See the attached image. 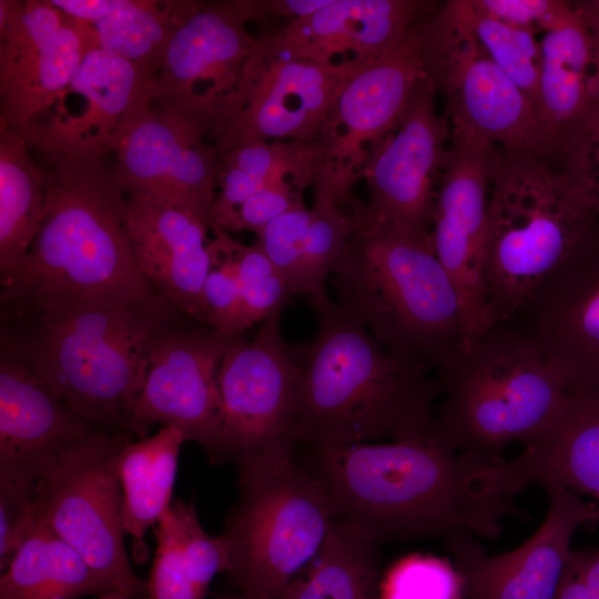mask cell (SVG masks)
<instances>
[{"mask_svg":"<svg viewBox=\"0 0 599 599\" xmlns=\"http://www.w3.org/2000/svg\"><path fill=\"white\" fill-rule=\"evenodd\" d=\"M301 460L319 479L334 519L375 545L467 530L496 540L518 509L514 496L483 490L491 464L451 448L436 429L387 444L311 447Z\"/></svg>","mask_w":599,"mask_h":599,"instance_id":"6da1fadb","label":"cell"},{"mask_svg":"<svg viewBox=\"0 0 599 599\" xmlns=\"http://www.w3.org/2000/svg\"><path fill=\"white\" fill-rule=\"evenodd\" d=\"M31 150L44 175L47 209L21 266L0 291L1 308L160 297L135 262L128 195L114 164Z\"/></svg>","mask_w":599,"mask_h":599,"instance_id":"7a4b0ae2","label":"cell"},{"mask_svg":"<svg viewBox=\"0 0 599 599\" xmlns=\"http://www.w3.org/2000/svg\"><path fill=\"white\" fill-rule=\"evenodd\" d=\"M315 338L298 347L297 443L337 447L416 438L436 429L438 382L423 364L385 349L352 313L326 294L311 297Z\"/></svg>","mask_w":599,"mask_h":599,"instance_id":"3957f363","label":"cell"},{"mask_svg":"<svg viewBox=\"0 0 599 599\" xmlns=\"http://www.w3.org/2000/svg\"><path fill=\"white\" fill-rule=\"evenodd\" d=\"M181 317L162 297L1 308L0 345L91 424L136 435L133 412L152 345Z\"/></svg>","mask_w":599,"mask_h":599,"instance_id":"277c9868","label":"cell"},{"mask_svg":"<svg viewBox=\"0 0 599 599\" xmlns=\"http://www.w3.org/2000/svg\"><path fill=\"white\" fill-rule=\"evenodd\" d=\"M332 275L338 304L396 356L441 370L467 352L464 306L430 234L376 224L359 200Z\"/></svg>","mask_w":599,"mask_h":599,"instance_id":"5b68a950","label":"cell"},{"mask_svg":"<svg viewBox=\"0 0 599 599\" xmlns=\"http://www.w3.org/2000/svg\"><path fill=\"white\" fill-rule=\"evenodd\" d=\"M598 236L599 216L557 152L495 146L485 262L490 326L512 321Z\"/></svg>","mask_w":599,"mask_h":599,"instance_id":"8992f818","label":"cell"},{"mask_svg":"<svg viewBox=\"0 0 599 599\" xmlns=\"http://www.w3.org/2000/svg\"><path fill=\"white\" fill-rule=\"evenodd\" d=\"M438 375L439 434L456 451L490 463L501 459L509 444L534 439L568 393L561 369L512 322L490 326Z\"/></svg>","mask_w":599,"mask_h":599,"instance_id":"52a82bcc","label":"cell"},{"mask_svg":"<svg viewBox=\"0 0 599 599\" xmlns=\"http://www.w3.org/2000/svg\"><path fill=\"white\" fill-rule=\"evenodd\" d=\"M295 445L286 440L237 464L238 498L222 532L229 549L224 573L248 599H282L334 520L324 486Z\"/></svg>","mask_w":599,"mask_h":599,"instance_id":"ba28073f","label":"cell"},{"mask_svg":"<svg viewBox=\"0 0 599 599\" xmlns=\"http://www.w3.org/2000/svg\"><path fill=\"white\" fill-rule=\"evenodd\" d=\"M257 19L253 0L172 1V33L152 104L216 144L267 60L260 38L246 29Z\"/></svg>","mask_w":599,"mask_h":599,"instance_id":"9c48e42d","label":"cell"},{"mask_svg":"<svg viewBox=\"0 0 599 599\" xmlns=\"http://www.w3.org/2000/svg\"><path fill=\"white\" fill-rule=\"evenodd\" d=\"M133 434L102 429L64 450L37 484L38 520L75 550L110 587L133 598L146 581L131 568L124 544L123 495L116 470Z\"/></svg>","mask_w":599,"mask_h":599,"instance_id":"30bf717a","label":"cell"},{"mask_svg":"<svg viewBox=\"0 0 599 599\" xmlns=\"http://www.w3.org/2000/svg\"><path fill=\"white\" fill-rule=\"evenodd\" d=\"M425 47L427 77L444 97L451 131L506 149L550 150L534 105L490 59L455 0L427 20Z\"/></svg>","mask_w":599,"mask_h":599,"instance_id":"8fae6325","label":"cell"},{"mask_svg":"<svg viewBox=\"0 0 599 599\" xmlns=\"http://www.w3.org/2000/svg\"><path fill=\"white\" fill-rule=\"evenodd\" d=\"M281 314L275 312L263 321L251 341L238 336L223 357L217 374L221 463L237 465L280 443L295 440L298 348L284 341Z\"/></svg>","mask_w":599,"mask_h":599,"instance_id":"7c38bea8","label":"cell"},{"mask_svg":"<svg viewBox=\"0 0 599 599\" xmlns=\"http://www.w3.org/2000/svg\"><path fill=\"white\" fill-rule=\"evenodd\" d=\"M97 48L94 27L51 0H0V121L21 135Z\"/></svg>","mask_w":599,"mask_h":599,"instance_id":"4fadbf2b","label":"cell"},{"mask_svg":"<svg viewBox=\"0 0 599 599\" xmlns=\"http://www.w3.org/2000/svg\"><path fill=\"white\" fill-rule=\"evenodd\" d=\"M238 337V336H237ZM237 337H225L186 317L154 341L133 422L139 438L154 424L180 427L213 464L221 463L222 404L217 374Z\"/></svg>","mask_w":599,"mask_h":599,"instance_id":"5bb4252c","label":"cell"},{"mask_svg":"<svg viewBox=\"0 0 599 599\" xmlns=\"http://www.w3.org/2000/svg\"><path fill=\"white\" fill-rule=\"evenodd\" d=\"M155 79L156 74L97 48L20 136L43 151L105 158L151 108Z\"/></svg>","mask_w":599,"mask_h":599,"instance_id":"9a60e30c","label":"cell"},{"mask_svg":"<svg viewBox=\"0 0 599 599\" xmlns=\"http://www.w3.org/2000/svg\"><path fill=\"white\" fill-rule=\"evenodd\" d=\"M495 146L471 134L451 131L430 223L434 252L464 306L468 349L490 327L485 262Z\"/></svg>","mask_w":599,"mask_h":599,"instance_id":"2e32d148","label":"cell"},{"mask_svg":"<svg viewBox=\"0 0 599 599\" xmlns=\"http://www.w3.org/2000/svg\"><path fill=\"white\" fill-rule=\"evenodd\" d=\"M429 79L415 90L394 128L364 165L367 217L379 225L427 236L438 180L450 143L447 116L436 111Z\"/></svg>","mask_w":599,"mask_h":599,"instance_id":"e0dca14e","label":"cell"},{"mask_svg":"<svg viewBox=\"0 0 599 599\" xmlns=\"http://www.w3.org/2000/svg\"><path fill=\"white\" fill-rule=\"evenodd\" d=\"M549 506L536 532L519 547L488 555L467 530L445 536L465 599H555L576 530L599 520V507L559 486L545 488Z\"/></svg>","mask_w":599,"mask_h":599,"instance_id":"ac0fdd59","label":"cell"},{"mask_svg":"<svg viewBox=\"0 0 599 599\" xmlns=\"http://www.w3.org/2000/svg\"><path fill=\"white\" fill-rule=\"evenodd\" d=\"M363 61L267 59L244 108L216 141L219 153L253 141L322 145L339 93Z\"/></svg>","mask_w":599,"mask_h":599,"instance_id":"d6986e66","label":"cell"},{"mask_svg":"<svg viewBox=\"0 0 599 599\" xmlns=\"http://www.w3.org/2000/svg\"><path fill=\"white\" fill-rule=\"evenodd\" d=\"M115 154V175L126 195L186 207L210 225L221 158L195 128L152 104Z\"/></svg>","mask_w":599,"mask_h":599,"instance_id":"ffe728a7","label":"cell"},{"mask_svg":"<svg viewBox=\"0 0 599 599\" xmlns=\"http://www.w3.org/2000/svg\"><path fill=\"white\" fill-rule=\"evenodd\" d=\"M430 17V16H429ZM426 18L377 55L364 60L344 84L322 143L325 160L365 165L394 128L419 83L427 79Z\"/></svg>","mask_w":599,"mask_h":599,"instance_id":"44dd1931","label":"cell"},{"mask_svg":"<svg viewBox=\"0 0 599 599\" xmlns=\"http://www.w3.org/2000/svg\"><path fill=\"white\" fill-rule=\"evenodd\" d=\"M105 429L78 415L0 345V481L37 487L67 449Z\"/></svg>","mask_w":599,"mask_h":599,"instance_id":"7402d4cb","label":"cell"},{"mask_svg":"<svg viewBox=\"0 0 599 599\" xmlns=\"http://www.w3.org/2000/svg\"><path fill=\"white\" fill-rule=\"evenodd\" d=\"M524 446L479 469L478 487L515 496L532 485L559 486L599 504V386L568 389L555 418Z\"/></svg>","mask_w":599,"mask_h":599,"instance_id":"603a6c76","label":"cell"},{"mask_svg":"<svg viewBox=\"0 0 599 599\" xmlns=\"http://www.w3.org/2000/svg\"><path fill=\"white\" fill-rule=\"evenodd\" d=\"M510 322L537 341L564 373L568 389L599 386V236L555 272Z\"/></svg>","mask_w":599,"mask_h":599,"instance_id":"cb8c5ba5","label":"cell"},{"mask_svg":"<svg viewBox=\"0 0 599 599\" xmlns=\"http://www.w3.org/2000/svg\"><path fill=\"white\" fill-rule=\"evenodd\" d=\"M209 230V223L186 207L128 195V232L141 274L181 315L203 325Z\"/></svg>","mask_w":599,"mask_h":599,"instance_id":"d4e9b609","label":"cell"},{"mask_svg":"<svg viewBox=\"0 0 599 599\" xmlns=\"http://www.w3.org/2000/svg\"><path fill=\"white\" fill-rule=\"evenodd\" d=\"M440 4L426 0H332L260 40L267 59L328 63L337 54L352 52L354 59L365 60L387 49Z\"/></svg>","mask_w":599,"mask_h":599,"instance_id":"484cf974","label":"cell"},{"mask_svg":"<svg viewBox=\"0 0 599 599\" xmlns=\"http://www.w3.org/2000/svg\"><path fill=\"white\" fill-rule=\"evenodd\" d=\"M542 65L536 113L551 151L572 141L599 111V74L591 40L571 1L540 38Z\"/></svg>","mask_w":599,"mask_h":599,"instance_id":"4316f807","label":"cell"},{"mask_svg":"<svg viewBox=\"0 0 599 599\" xmlns=\"http://www.w3.org/2000/svg\"><path fill=\"white\" fill-rule=\"evenodd\" d=\"M154 537L150 577L139 599H205L212 579L227 569L222 534H206L194 504L175 499L154 527Z\"/></svg>","mask_w":599,"mask_h":599,"instance_id":"83f0119b","label":"cell"},{"mask_svg":"<svg viewBox=\"0 0 599 599\" xmlns=\"http://www.w3.org/2000/svg\"><path fill=\"white\" fill-rule=\"evenodd\" d=\"M185 441L180 427L161 426L153 436L129 441L119 454L123 528L132 539L136 564L148 559L146 531L158 525L173 502L177 459Z\"/></svg>","mask_w":599,"mask_h":599,"instance_id":"f1b7e54d","label":"cell"},{"mask_svg":"<svg viewBox=\"0 0 599 599\" xmlns=\"http://www.w3.org/2000/svg\"><path fill=\"white\" fill-rule=\"evenodd\" d=\"M45 209V180L30 144L0 121L1 288L21 266Z\"/></svg>","mask_w":599,"mask_h":599,"instance_id":"f546056e","label":"cell"},{"mask_svg":"<svg viewBox=\"0 0 599 599\" xmlns=\"http://www.w3.org/2000/svg\"><path fill=\"white\" fill-rule=\"evenodd\" d=\"M112 591L40 520L0 578V599H79Z\"/></svg>","mask_w":599,"mask_h":599,"instance_id":"4dcf8cb0","label":"cell"},{"mask_svg":"<svg viewBox=\"0 0 599 599\" xmlns=\"http://www.w3.org/2000/svg\"><path fill=\"white\" fill-rule=\"evenodd\" d=\"M356 176L346 167L324 162L313 181L311 222L303 241L295 294L324 295L325 281L337 266L355 224Z\"/></svg>","mask_w":599,"mask_h":599,"instance_id":"1f68e13d","label":"cell"},{"mask_svg":"<svg viewBox=\"0 0 599 599\" xmlns=\"http://www.w3.org/2000/svg\"><path fill=\"white\" fill-rule=\"evenodd\" d=\"M377 545L333 520L313 561L282 599H379Z\"/></svg>","mask_w":599,"mask_h":599,"instance_id":"d6a6232c","label":"cell"},{"mask_svg":"<svg viewBox=\"0 0 599 599\" xmlns=\"http://www.w3.org/2000/svg\"><path fill=\"white\" fill-rule=\"evenodd\" d=\"M99 48L158 75L172 33V1L113 0L92 24Z\"/></svg>","mask_w":599,"mask_h":599,"instance_id":"836d02e7","label":"cell"},{"mask_svg":"<svg viewBox=\"0 0 599 599\" xmlns=\"http://www.w3.org/2000/svg\"><path fill=\"white\" fill-rule=\"evenodd\" d=\"M455 4L490 59L536 110L542 65L539 35L486 16L473 0H455Z\"/></svg>","mask_w":599,"mask_h":599,"instance_id":"e575fe53","label":"cell"},{"mask_svg":"<svg viewBox=\"0 0 599 599\" xmlns=\"http://www.w3.org/2000/svg\"><path fill=\"white\" fill-rule=\"evenodd\" d=\"M209 242L210 268L203 285L207 325L225 337L243 335L237 277L238 242L226 232L214 230Z\"/></svg>","mask_w":599,"mask_h":599,"instance_id":"d590c367","label":"cell"},{"mask_svg":"<svg viewBox=\"0 0 599 599\" xmlns=\"http://www.w3.org/2000/svg\"><path fill=\"white\" fill-rule=\"evenodd\" d=\"M236 264L242 331L245 332L283 311L294 293L257 243L244 245L238 242Z\"/></svg>","mask_w":599,"mask_h":599,"instance_id":"8d00e7d4","label":"cell"},{"mask_svg":"<svg viewBox=\"0 0 599 599\" xmlns=\"http://www.w3.org/2000/svg\"><path fill=\"white\" fill-rule=\"evenodd\" d=\"M379 599H465L461 578L447 559L413 554L380 580Z\"/></svg>","mask_w":599,"mask_h":599,"instance_id":"74e56055","label":"cell"},{"mask_svg":"<svg viewBox=\"0 0 599 599\" xmlns=\"http://www.w3.org/2000/svg\"><path fill=\"white\" fill-rule=\"evenodd\" d=\"M309 222L311 209L302 203L276 216L256 233V243L284 276L294 295L303 241Z\"/></svg>","mask_w":599,"mask_h":599,"instance_id":"f35d334b","label":"cell"},{"mask_svg":"<svg viewBox=\"0 0 599 599\" xmlns=\"http://www.w3.org/2000/svg\"><path fill=\"white\" fill-rule=\"evenodd\" d=\"M38 522L35 488L0 481V569L3 570Z\"/></svg>","mask_w":599,"mask_h":599,"instance_id":"ab89813d","label":"cell"},{"mask_svg":"<svg viewBox=\"0 0 599 599\" xmlns=\"http://www.w3.org/2000/svg\"><path fill=\"white\" fill-rule=\"evenodd\" d=\"M305 183L282 179L254 193L236 211L230 232L248 230L258 233L276 216L302 204Z\"/></svg>","mask_w":599,"mask_h":599,"instance_id":"60d3db41","label":"cell"},{"mask_svg":"<svg viewBox=\"0 0 599 599\" xmlns=\"http://www.w3.org/2000/svg\"><path fill=\"white\" fill-rule=\"evenodd\" d=\"M558 154L599 216V111Z\"/></svg>","mask_w":599,"mask_h":599,"instance_id":"b9f144b4","label":"cell"},{"mask_svg":"<svg viewBox=\"0 0 599 599\" xmlns=\"http://www.w3.org/2000/svg\"><path fill=\"white\" fill-rule=\"evenodd\" d=\"M486 16L510 27L544 33L567 7L564 0H473Z\"/></svg>","mask_w":599,"mask_h":599,"instance_id":"7bdbcfd3","label":"cell"},{"mask_svg":"<svg viewBox=\"0 0 599 599\" xmlns=\"http://www.w3.org/2000/svg\"><path fill=\"white\" fill-rule=\"evenodd\" d=\"M555 599H599V548L571 550Z\"/></svg>","mask_w":599,"mask_h":599,"instance_id":"ee69618b","label":"cell"},{"mask_svg":"<svg viewBox=\"0 0 599 599\" xmlns=\"http://www.w3.org/2000/svg\"><path fill=\"white\" fill-rule=\"evenodd\" d=\"M331 2L332 0H260L257 9L261 19L266 16L297 19L313 14Z\"/></svg>","mask_w":599,"mask_h":599,"instance_id":"f6af8a7d","label":"cell"},{"mask_svg":"<svg viewBox=\"0 0 599 599\" xmlns=\"http://www.w3.org/2000/svg\"><path fill=\"white\" fill-rule=\"evenodd\" d=\"M51 2L68 16L90 24L105 18L113 7V0H51Z\"/></svg>","mask_w":599,"mask_h":599,"instance_id":"bcb514c9","label":"cell"},{"mask_svg":"<svg viewBox=\"0 0 599 599\" xmlns=\"http://www.w3.org/2000/svg\"><path fill=\"white\" fill-rule=\"evenodd\" d=\"M571 3L589 33L599 74V0H578Z\"/></svg>","mask_w":599,"mask_h":599,"instance_id":"7dc6e473","label":"cell"},{"mask_svg":"<svg viewBox=\"0 0 599 599\" xmlns=\"http://www.w3.org/2000/svg\"><path fill=\"white\" fill-rule=\"evenodd\" d=\"M133 597L122 590H112L98 596L97 599H132Z\"/></svg>","mask_w":599,"mask_h":599,"instance_id":"c3c4849f","label":"cell"},{"mask_svg":"<svg viewBox=\"0 0 599 599\" xmlns=\"http://www.w3.org/2000/svg\"><path fill=\"white\" fill-rule=\"evenodd\" d=\"M214 599H248L240 592H216L213 595Z\"/></svg>","mask_w":599,"mask_h":599,"instance_id":"681fc988","label":"cell"}]
</instances>
